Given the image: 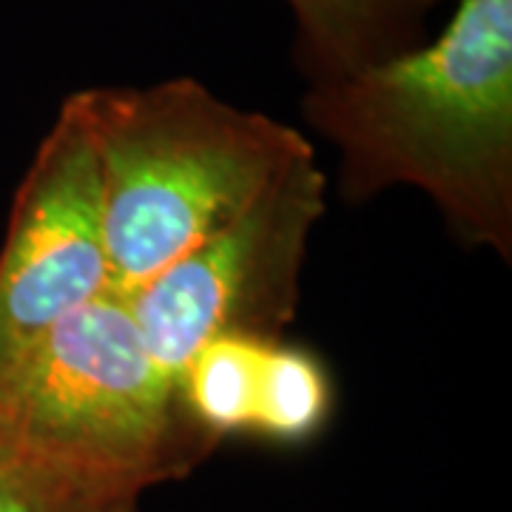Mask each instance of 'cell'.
Segmentation results:
<instances>
[{"label":"cell","mask_w":512,"mask_h":512,"mask_svg":"<svg viewBox=\"0 0 512 512\" xmlns=\"http://www.w3.org/2000/svg\"><path fill=\"white\" fill-rule=\"evenodd\" d=\"M140 501H106V504H94L83 512H137Z\"/></svg>","instance_id":"9c48e42d"},{"label":"cell","mask_w":512,"mask_h":512,"mask_svg":"<svg viewBox=\"0 0 512 512\" xmlns=\"http://www.w3.org/2000/svg\"><path fill=\"white\" fill-rule=\"evenodd\" d=\"M293 69L308 86L342 80L427 40L430 15L450 0H285Z\"/></svg>","instance_id":"52a82bcc"},{"label":"cell","mask_w":512,"mask_h":512,"mask_svg":"<svg viewBox=\"0 0 512 512\" xmlns=\"http://www.w3.org/2000/svg\"><path fill=\"white\" fill-rule=\"evenodd\" d=\"M325 211L328 177L308 154L239 217L123 291L154 359L177 376L222 336H285L299 313L302 268Z\"/></svg>","instance_id":"277c9868"},{"label":"cell","mask_w":512,"mask_h":512,"mask_svg":"<svg viewBox=\"0 0 512 512\" xmlns=\"http://www.w3.org/2000/svg\"><path fill=\"white\" fill-rule=\"evenodd\" d=\"M188 419L217 450L231 439L305 447L328 430L336 382L316 350L285 336H222L177 373Z\"/></svg>","instance_id":"8992f818"},{"label":"cell","mask_w":512,"mask_h":512,"mask_svg":"<svg viewBox=\"0 0 512 512\" xmlns=\"http://www.w3.org/2000/svg\"><path fill=\"white\" fill-rule=\"evenodd\" d=\"M0 416L37 461L97 498L140 501L217 453L117 288L0 370Z\"/></svg>","instance_id":"3957f363"},{"label":"cell","mask_w":512,"mask_h":512,"mask_svg":"<svg viewBox=\"0 0 512 512\" xmlns=\"http://www.w3.org/2000/svg\"><path fill=\"white\" fill-rule=\"evenodd\" d=\"M302 117L342 200L416 188L458 245L512 262V0H458L419 46L308 86Z\"/></svg>","instance_id":"6da1fadb"},{"label":"cell","mask_w":512,"mask_h":512,"mask_svg":"<svg viewBox=\"0 0 512 512\" xmlns=\"http://www.w3.org/2000/svg\"><path fill=\"white\" fill-rule=\"evenodd\" d=\"M106 501L131 498H97L74 487L37 461L0 416V512H83Z\"/></svg>","instance_id":"ba28073f"},{"label":"cell","mask_w":512,"mask_h":512,"mask_svg":"<svg viewBox=\"0 0 512 512\" xmlns=\"http://www.w3.org/2000/svg\"><path fill=\"white\" fill-rule=\"evenodd\" d=\"M92 131L111 276L131 291L239 217L311 140L194 77L74 92Z\"/></svg>","instance_id":"7a4b0ae2"},{"label":"cell","mask_w":512,"mask_h":512,"mask_svg":"<svg viewBox=\"0 0 512 512\" xmlns=\"http://www.w3.org/2000/svg\"><path fill=\"white\" fill-rule=\"evenodd\" d=\"M106 291H114V276L100 165L69 94L20 180L0 245V370Z\"/></svg>","instance_id":"5b68a950"}]
</instances>
